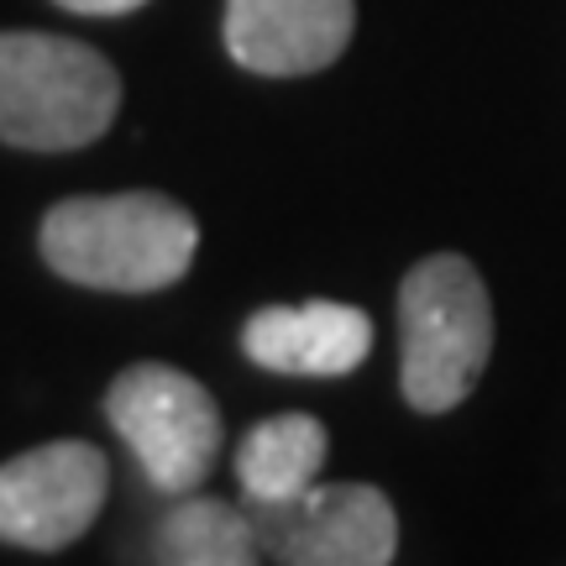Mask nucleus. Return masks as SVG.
<instances>
[{"label":"nucleus","mask_w":566,"mask_h":566,"mask_svg":"<svg viewBox=\"0 0 566 566\" xmlns=\"http://www.w3.org/2000/svg\"><path fill=\"white\" fill-rule=\"evenodd\" d=\"M105 415L163 493H195L221 451V409L210 388L168 363L126 367L105 394Z\"/></svg>","instance_id":"nucleus-4"},{"label":"nucleus","mask_w":566,"mask_h":566,"mask_svg":"<svg viewBox=\"0 0 566 566\" xmlns=\"http://www.w3.org/2000/svg\"><path fill=\"white\" fill-rule=\"evenodd\" d=\"M247 357L268 373L294 378H342L357 373L373 352V321L357 304L310 300V304H268L242 331Z\"/></svg>","instance_id":"nucleus-8"},{"label":"nucleus","mask_w":566,"mask_h":566,"mask_svg":"<svg viewBox=\"0 0 566 566\" xmlns=\"http://www.w3.org/2000/svg\"><path fill=\"white\" fill-rule=\"evenodd\" d=\"M325 446H331V436L315 415L294 409V415L258 420L237 446V483L258 504H283L321 478Z\"/></svg>","instance_id":"nucleus-9"},{"label":"nucleus","mask_w":566,"mask_h":566,"mask_svg":"<svg viewBox=\"0 0 566 566\" xmlns=\"http://www.w3.org/2000/svg\"><path fill=\"white\" fill-rule=\"evenodd\" d=\"M493 357V300L478 268L436 252L399 283V384L409 409L446 415L478 388Z\"/></svg>","instance_id":"nucleus-2"},{"label":"nucleus","mask_w":566,"mask_h":566,"mask_svg":"<svg viewBox=\"0 0 566 566\" xmlns=\"http://www.w3.org/2000/svg\"><path fill=\"white\" fill-rule=\"evenodd\" d=\"M111 462L90 441H48L0 467V541L63 551L101 520Z\"/></svg>","instance_id":"nucleus-6"},{"label":"nucleus","mask_w":566,"mask_h":566,"mask_svg":"<svg viewBox=\"0 0 566 566\" xmlns=\"http://www.w3.org/2000/svg\"><path fill=\"white\" fill-rule=\"evenodd\" d=\"M122 74L105 53L53 32H0V142L27 153H74L111 132Z\"/></svg>","instance_id":"nucleus-3"},{"label":"nucleus","mask_w":566,"mask_h":566,"mask_svg":"<svg viewBox=\"0 0 566 566\" xmlns=\"http://www.w3.org/2000/svg\"><path fill=\"white\" fill-rule=\"evenodd\" d=\"M63 11H80V17H122V11H137L147 0H59Z\"/></svg>","instance_id":"nucleus-11"},{"label":"nucleus","mask_w":566,"mask_h":566,"mask_svg":"<svg viewBox=\"0 0 566 566\" xmlns=\"http://www.w3.org/2000/svg\"><path fill=\"white\" fill-rule=\"evenodd\" d=\"M357 0H226V53L268 80L321 74L346 53Z\"/></svg>","instance_id":"nucleus-7"},{"label":"nucleus","mask_w":566,"mask_h":566,"mask_svg":"<svg viewBox=\"0 0 566 566\" xmlns=\"http://www.w3.org/2000/svg\"><path fill=\"white\" fill-rule=\"evenodd\" d=\"M258 530L247 509L221 499L184 493L153 530V562L158 566H258Z\"/></svg>","instance_id":"nucleus-10"},{"label":"nucleus","mask_w":566,"mask_h":566,"mask_svg":"<svg viewBox=\"0 0 566 566\" xmlns=\"http://www.w3.org/2000/svg\"><path fill=\"white\" fill-rule=\"evenodd\" d=\"M42 258L69 283L111 294H153L179 283L195 263L200 226L168 195H80L42 216Z\"/></svg>","instance_id":"nucleus-1"},{"label":"nucleus","mask_w":566,"mask_h":566,"mask_svg":"<svg viewBox=\"0 0 566 566\" xmlns=\"http://www.w3.org/2000/svg\"><path fill=\"white\" fill-rule=\"evenodd\" d=\"M263 556L279 566H388L399 514L373 483H310L283 504L247 499Z\"/></svg>","instance_id":"nucleus-5"}]
</instances>
